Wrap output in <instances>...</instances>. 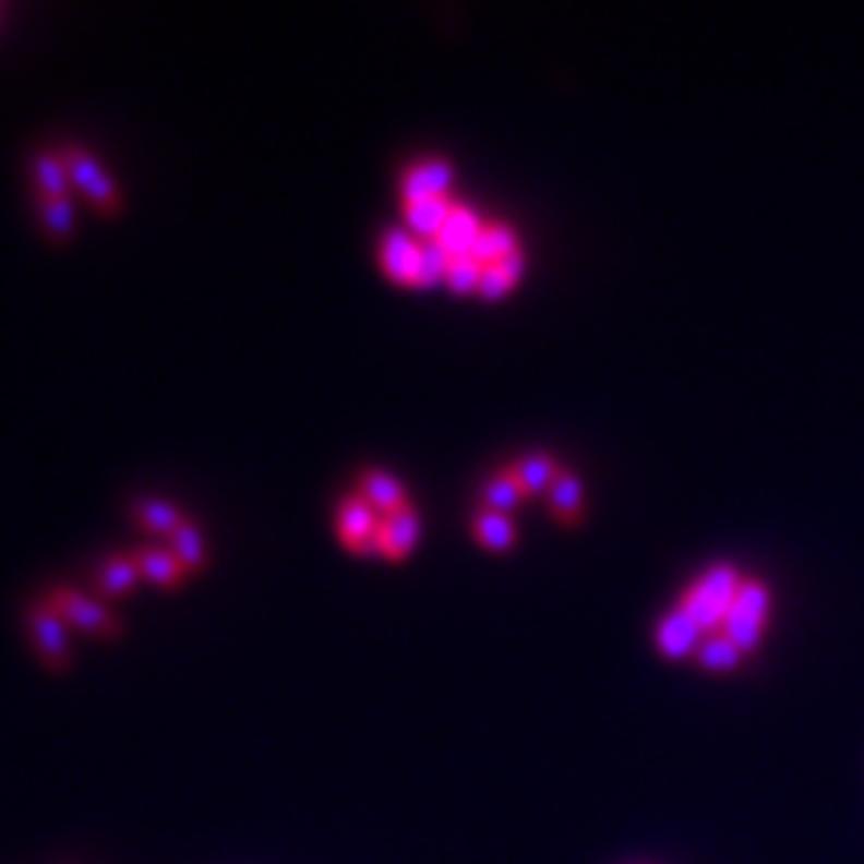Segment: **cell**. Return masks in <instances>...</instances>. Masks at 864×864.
Returning <instances> with one entry per match:
<instances>
[{
    "label": "cell",
    "mask_w": 864,
    "mask_h": 864,
    "mask_svg": "<svg viewBox=\"0 0 864 864\" xmlns=\"http://www.w3.org/2000/svg\"><path fill=\"white\" fill-rule=\"evenodd\" d=\"M61 157L68 164V173L71 180L84 190V195L94 202L96 212L103 215H119L122 212V192L116 187V180L103 170V164L96 160L94 154L81 144H64L61 147Z\"/></svg>",
    "instance_id": "6da1fadb"
},
{
    "label": "cell",
    "mask_w": 864,
    "mask_h": 864,
    "mask_svg": "<svg viewBox=\"0 0 864 864\" xmlns=\"http://www.w3.org/2000/svg\"><path fill=\"white\" fill-rule=\"evenodd\" d=\"M48 602L58 609V615L68 624H77L84 634H94L99 640H116L122 634V622L116 612H109L103 602H96L91 596L71 589V586H55L48 592Z\"/></svg>",
    "instance_id": "7a4b0ae2"
},
{
    "label": "cell",
    "mask_w": 864,
    "mask_h": 864,
    "mask_svg": "<svg viewBox=\"0 0 864 864\" xmlns=\"http://www.w3.org/2000/svg\"><path fill=\"white\" fill-rule=\"evenodd\" d=\"M379 509L365 500L362 490L349 493L339 509H336V535H339V544L352 554H365V551H375V535H379Z\"/></svg>",
    "instance_id": "3957f363"
},
{
    "label": "cell",
    "mask_w": 864,
    "mask_h": 864,
    "mask_svg": "<svg viewBox=\"0 0 864 864\" xmlns=\"http://www.w3.org/2000/svg\"><path fill=\"white\" fill-rule=\"evenodd\" d=\"M29 631L36 640V650L51 672H64L71 667V644H68V622L58 615V609L43 599L29 609Z\"/></svg>",
    "instance_id": "277c9868"
},
{
    "label": "cell",
    "mask_w": 864,
    "mask_h": 864,
    "mask_svg": "<svg viewBox=\"0 0 864 864\" xmlns=\"http://www.w3.org/2000/svg\"><path fill=\"white\" fill-rule=\"evenodd\" d=\"M382 266L384 273L400 286L420 283V243L410 238L404 228H391L382 238Z\"/></svg>",
    "instance_id": "5b68a950"
},
{
    "label": "cell",
    "mask_w": 864,
    "mask_h": 864,
    "mask_svg": "<svg viewBox=\"0 0 864 864\" xmlns=\"http://www.w3.org/2000/svg\"><path fill=\"white\" fill-rule=\"evenodd\" d=\"M420 538V516L413 506H400L394 513L382 516L379 523V535H375V551L391 557V561H404L410 554V548Z\"/></svg>",
    "instance_id": "8992f818"
},
{
    "label": "cell",
    "mask_w": 864,
    "mask_h": 864,
    "mask_svg": "<svg viewBox=\"0 0 864 864\" xmlns=\"http://www.w3.org/2000/svg\"><path fill=\"white\" fill-rule=\"evenodd\" d=\"M452 180V164L442 157H427L420 164H410L400 177V192L404 202L413 199H430V195H445V187Z\"/></svg>",
    "instance_id": "52a82bcc"
},
{
    "label": "cell",
    "mask_w": 864,
    "mask_h": 864,
    "mask_svg": "<svg viewBox=\"0 0 864 864\" xmlns=\"http://www.w3.org/2000/svg\"><path fill=\"white\" fill-rule=\"evenodd\" d=\"M480 228H483V225H480L478 215H475L468 205H458V202H455L435 240H439V247H442L448 256H461V253L471 250V243L478 238Z\"/></svg>",
    "instance_id": "ba28073f"
},
{
    "label": "cell",
    "mask_w": 864,
    "mask_h": 864,
    "mask_svg": "<svg viewBox=\"0 0 864 864\" xmlns=\"http://www.w3.org/2000/svg\"><path fill=\"white\" fill-rule=\"evenodd\" d=\"M359 483H362L359 490L365 493V500H369L382 516L394 513V509H400V506H410V503H407V490H404V483L394 478V475L382 471V468H369V471H362Z\"/></svg>",
    "instance_id": "9c48e42d"
},
{
    "label": "cell",
    "mask_w": 864,
    "mask_h": 864,
    "mask_svg": "<svg viewBox=\"0 0 864 864\" xmlns=\"http://www.w3.org/2000/svg\"><path fill=\"white\" fill-rule=\"evenodd\" d=\"M455 202H448L445 195H430V199H413V202H404V215H407V225L423 235V238L435 240L448 212H452Z\"/></svg>",
    "instance_id": "30bf717a"
},
{
    "label": "cell",
    "mask_w": 864,
    "mask_h": 864,
    "mask_svg": "<svg viewBox=\"0 0 864 864\" xmlns=\"http://www.w3.org/2000/svg\"><path fill=\"white\" fill-rule=\"evenodd\" d=\"M698 624L692 622L682 609H675V612H670L663 622H660V627H657V644H660V650L663 653H670V657H685V653H692L695 650V644H698Z\"/></svg>",
    "instance_id": "8fae6325"
},
{
    "label": "cell",
    "mask_w": 864,
    "mask_h": 864,
    "mask_svg": "<svg viewBox=\"0 0 864 864\" xmlns=\"http://www.w3.org/2000/svg\"><path fill=\"white\" fill-rule=\"evenodd\" d=\"M135 561H139L142 574L157 586H180L190 576L187 567L180 564V557L173 551H164V548H139Z\"/></svg>",
    "instance_id": "7c38bea8"
},
{
    "label": "cell",
    "mask_w": 864,
    "mask_h": 864,
    "mask_svg": "<svg viewBox=\"0 0 864 864\" xmlns=\"http://www.w3.org/2000/svg\"><path fill=\"white\" fill-rule=\"evenodd\" d=\"M142 567H139V561H135V554H116V557H109L103 567H99V574H96V589L103 592V596H125L139 579H142Z\"/></svg>",
    "instance_id": "4fadbf2b"
},
{
    "label": "cell",
    "mask_w": 864,
    "mask_h": 864,
    "mask_svg": "<svg viewBox=\"0 0 864 864\" xmlns=\"http://www.w3.org/2000/svg\"><path fill=\"white\" fill-rule=\"evenodd\" d=\"M170 551L180 557V564L187 567V574H199L205 571V561H208V548H205V538L195 523L183 519V526L170 535Z\"/></svg>",
    "instance_id": "5bb4252c"
},
{
    "label": "cell",
    "mask_w": 864,
    "mask_h": 864,
    "mask_svg": "<svg viewBox=\"0 0 864 864\" xmlns=\"http://www.w3.org/2000/svg\"><path fill=\"white\" fill-rule=\"evenodd\" d=\"M33 180H36V192L39 195H68V164L61 157V151H43L33 160Z\"/></svg>",
    "instance_id": "9a60e30c"
},
{
    "label": "cell",
    "mask_w": 864,
    "mask_h": 864,
    "mask_svg": "<svg viewBox=\"0 0 864 864\" xmlns=\"http://www.w3.org/2000/svg\"><path fill=\"white\" fill-rule=\"evenodd\" d=\"M513 250H519L516 247V235L509 231V225H483L478 231V238H475V243H471V250H468V256H475L478 263H493V260H500V256H506V253H513Z\"/></svg>",
    "instance_id": "2e32d148"
},
{
    "label": "cell",
    "mask_w": 864,
    "mask_h": 864,
    "mask_svg": "<svg viewBox=\"0 0 864 864\" xmlns=\"http://www.w3.org/2000/svg\"><path fill=\"white\" fill-rule=\"evenodd\" d=\"M135 519H139V526L144 528V531H151V535H173L177 528L183 526V513L173 506V503H167V500H142L139 506H135Z\"/></svg>",
    "instance_id": "e0dca14e"
},
{
    "label": "cell",
    "mask_w": 864,
    "mask_h": 864,
    "mask_svg": "<svg viewBox=\"0 0 864 864\" xmlns=\"http://www.w3.org/2000/svg\"><path fill=\"white\" fill-rule=\"evenodd\" d=\"M39 218L48 238L68 240L74 235V205L71 195H39Z\"/></svg>",
    "instance_id": "ac0fdd59"
},
{
    "label": "cell",
    "mask_w": 864,
    "mask_h": 864,
    "mask_svg": "<svg viewBox=\"0 0 864 864\" xmlns=\"http://www.w3.org/2000/svg\"><path fill=\"white\" fill-rule=\"evenodd\" d=\"M523 266H526L523 253L513 250V253H506V256H500V260H493V263L483 266L478 288L483 295H503L506 288L523 276Z\"/></svg>",
    "instance_id": "d6986e66"
},
{
    "label": "cell",
    "mask_w": 864,
    "mask_h": 864,
    "mask_svg": "<svg viewBox=\"0 0 864 864\" xmlns=\"http://www.w3.org/2000/svg\"><path fill=\"white\" fill-rule=\"evenodd\" d=\"M763 615H753L749 609H743V605H730L727 609V615H723V634L740 647V650H749V647H756V640H759V634H763Z\"/></svg>",
    "instance_id": "ffe728a7"
},
{
    "label": "cell",
    "mask_w": 864,
    "mask_h": 864,
    "mask_svg": "<svg viewBox=\"0 0 864 864\" xmlns=\"http://www.w3.org/2000/svg\"><path fill=\"white\" fill-rule=\"evenodd\" d=\"M695 589H698L701 596H708L711 602H718L720 609L727 612V609L733 605V599H736L740 579H736V574H733V567H723V564H718V567H711L708 574L695 583Z\"/></svg>",
    "instance_id": "44dd1931"
},
{
    "label": "cell",
    "mask_w": 864,
    "mask_h": 864,
    "mask_svg": "<svg viewBox=\"0 0 864 864\" xmlns=\"http://www.w3.org/2000/svg\"><path fill=\"white\" fill-rule=\"evenodd\" d=\"M475 531H478L480 541L490 544V548H506L516 538L513 519L506 513H500V509H480L478 519H475Z\"/></svg>",
    "instance_id": "7402d4cb"
},
{
    "label": "cell",
    "mask_w": 864,
    "mask_h": 864,
    "mask_svg": "<svg viewBox=\"0 0 864 864\" xmlns=\"http://www.w3.org/2000/svg\"><path fill=\"white\" fill-rule=\"evenodd\" d=\"M516 478H519V483H523V490H541L544 483L551 487V480L557 478V471H554V461L548 458V455H526L516 468Z\"/></svg>",
    "instance_id": "603a6c76"
},
{
    "label": "cell",
    "mask_w": 864,
    "mask_h": 864,
    "mask_svg": "<svg viewBox=\"0 0 864 864\" xmlns=\"http://www.w3.org/2000/svg\"><path fill=\"white\" fill-rule=\"evenodd\" d=\"M523 493L526 490H523V483H519L513 468L503 471V475H496V478L487 483V503H490V509H500V513H506L509 506H516Z\"/></svg>",
    "instance_id": "cb8c5ba5"
},
{
    "label": "cell",
    "mask_w": 864,
    "mask_h": 864,
    "mask_svg": "<svg viewBox=\"0 0 864 864\" xmlns=\"http://www.w3.org/2000/svg\"><path fill=\"white\" fill-rule=\"evenodd\" d=\"M679 609H682V612H685L692 622L698 624V627H715V624L723 622V615H727L718 602H711L708 596H701L695 586L685 592V599H682V605H679Z\"/></svg>",
    "instance_id": "d4e9b609"
},
{
    "label": "cell",
    "mask_w": 864,
    "mask_h": 864,
    "mask_svg": "<svg viewBox=\"0 0 864 864\" xmlns=\"http://www.w3.org/2000/svg\"><path fill=\"white\" fill-rule=\"evenodd\" d=\"M698 657H701V663L711 667V670H730V667L736 663V657H740V647H736L727 634H715V637H708V640L698 647Z\"/></svg>",
    "instance_id": "484cf974"
},
{
    "label": "cell",
    "mask_w": 864,
    "mask_h": 864,
    "mask_svg": "<svg viewBox=\"0 0 864 864\" xmlns=\"http://www.w3.org/2000/svg\"><path fill=\"white\" fill-rule=\"evenodd\" d=\"M480 273H483V263H478V260L468 256V253H461V256H452V260H448L445 283L455 288V291H468V288L480 286Z\"/></svg>",
    "instance_id": "4316f807"
},
{
    "label": "cell",
    "mask_w": 864,
    "mask_h": 864,
    "mask_svg": "<svg viewBox=\"0 0 864 864\" xmlns=\"http://www.w3.org/2000/svg\"><path fill=\"white\" fill-rule=\"evenodd\" d=\"M448 253L439 247V240H427V243H420V283L417 286H432V283H439L442 276H445V269H448Z\"/></svg>",
    "instance_id": "83f0119b"
},
{
    "label": "cell",
    "mask_w": 864,
    "mask_h": 864,
    "mask_svg": "<svg viewBox=\"0 0 864 864\" xmlns=\"http://www.w3.org/2000/svg\"><path fill=\"white\" fill-rule=\"evenodd\" d=\"M579 500H583V487H579V480H576L574 475L557 471V478L551 480V503H554L561 513H574L576 506H579Z\"/></svg>",
    "instance_id": "f1b7e54d"
},
{
    "label": "cell",
    "mask_w": 864,
    "mask_h": 864,
    "mask_svg": "<svg viewBox=\"0 0 864 864\" xmlns=\"http://www.w3.org/2000/svg\"><path fill=\"white\" fill-rule=\"evenodd\" d=\"M733 602H736V605H743V609H749L753 615H763V619H766L768 592L759 579H743V583H740V589H736V599H733Z\"/></svg>",
    "instance_id": "f546056e"
}]
</instances>
